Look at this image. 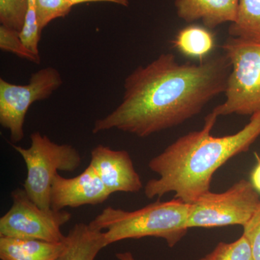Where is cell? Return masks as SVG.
<instances>
[{"mask_svg": "<svg viewBox=\"0 0 260 260\" xmlns=\"http://www.w3.org/2000/svg\"><path fill=\"white\" fill-rule=\"evenodd\" d=\"M232 64L225 54L179 64L162 54L126 77L121 104L94 122L93 134L113 129L145 138L180 125L225 93Z\"/></svg>", "mask_w": 260, "mask_h": 260, "instance_id": "obj_1", "label": "cell"}, {"mask_svg": "<svg viewBox=\"0 0 260 260\" xmlns=\"http://www.w3.org/2000/svg\"><path fill=\"white\" fill-rule=\"evenodd\" d=\"M217 119L210 113L201 129L178 138L149 161V169L159 177L145 184L148 199L174 192L175 199L192 204L210 191L212 179L219 168L248 151L260 136V113L251 116L249 123L235 134L218 138L210 135Z\"/></svg>", "mask_w": 260, "mask_h": 260, "instance_id": "obj_2", "label": "cell"}, {"mask_svg": "<svg viewBox=\"0 0 260 260\" xmlns=\"http://www.w3.org/2000/svg\"><path fill=\"white\" fill-rule=\"evenodd\" d=\"M191 204L175 199L157 200L135 211L107 207L89 223L104 232L107 245L129 239L161 238L173 247L187 233Z\"/></svg>", "mask_w": 260, "mask_h": 260, "instance_id": "obj_3", "label": "cell"}, {"mask_svg": "<svg viewBox=\"0 0 260 260\" xmlns=\"http://www.w3.org/2000/svg\"><path fill=\"white\" fill-rule=\"evenodd\" d=\"M232 70L228 78L225 101L214 108L217 116H251L260 113V43L230 37L222 46Z\"/></svg>", "mask_w": 260, "mask_h": 260, "instance_id": "obj_4", "label": "cell"}, {"mask_svg": "<svg viewBox=\"0 0 260 260\" xmlns=\"http://www.w3.org/2000/svg\"><path fill=\"white\" fill-rule=\"evenodd\" d=\"M23 158L27 177L23 189L34 203L42 208H51L53 179L59 171L72 172L81 164L80 154L73 145L57 144L39 132L30 135L28 148L12 144Z\"/></svg>", "mask_w": 260, "mask_h": 260, "instance_id": "obj_5", "label": "cell"}, {"mask_svg": "<svg viewBox=\"0 0 260 260\" xmlns=\"http://www.w3.org/2000/svg\"><path fill=\"white\" fill-rule=\"evenodd\" d=\"M259 194L242 179L222 193L208 191L191 204L187 226L215 228L244 225L256 211Z\"/></svg>", "mask_w": 260, "mask_h": 260, "instance_id": "obj_6", "label": "cell"}, {"mask_svg": "<svg viewBox=\"0 0 260 260\" xmlns=\"http://www.w3.org/2000/svg\"><path fill=\"white\" fill-rule=\"evenodd\" d=\"M13 205L0 218V237L36 239L48 242L64 241L61 228L72 215L66 210L42 209L24 189L11 192Z\"/></svg>", "mask_w": 260, "mask_h": 260, "instance_id": "obj_7", "label": "cell"}, {"mask_svg": "<svg viewBox=\"0 0 260 260\" xmlns=\"http://www.w3.org/2000/svg\"><path fill=\"white\" fill-rule=\"evenodd\" d=\"M62 83L60 73L52 67L36 72L27 85L0 79V124L10 132L13 144L23 139L24 122L30 106L50 97Z\"/></svg>", "mask_w": 260, "mask_h": 260, "instance_id": "obj_8", "label": "cell"}, {"mask_svg": "<svg viewBox=\"0 0 260 260\" xmlns=\"http://www.w3.org/2000/svg\"><path fill=\"white\" fill-rule=\"evenodd\" d=\"M112 193L98 177L91 166L77 177L64 178L56 174L51 189V208L62 210L83 205L102 204Z\"/></svg>", "mask_w": 260, "mask_h": 260, "instance_id": "obj_9", "label": "cell"}, {"mask_svg": "<svg viewBox=\"0 0 260 260\" xmlns=\"http://www.w3.org/2000/svg\"><path fill=\"white\" fill-rule=\"evenodd\" d=\"M90 155L89 165L112 194L141 190L143 183L127 151L99 145L92 150Z\"/></svg>", "mask_w": 260, "mask_h": 260, "instance_id": "obj_10", "label": "cell"}, {"mask_svg": "<svg viewBox=\"0 0 260 260\" xmlns=\"http://www.w3.org/2000/svg\"><path fill=\"white\" fill-rule=\"evenodd\" d=\"M240 0H176L177 13L186 23L201 20L205 28L214 29L232 23L237 16Z\"/></svg>", "mask_w": 260, "mask_h": 260, "instance_id": "obj_11", "label": "cell"}, {"mask_svg": "<svg viewBox=\"0 0 260 260\" xmlns=\"http://www.w3.org/2000/svg\"><path fill=\"white\" fill-rule=\"evenodd\" d=\"M105 234L85 223L75 224L65 239V246L56 260H94L107 246Z\"/></svg>", "mask_w": 260, "mask_h": 260, "instance_id": "obj_12", "label": "cell"}, {"mask_svg": "<svg viewBox=\"0 0 260 260\" xmlns=\"http://www.w3.org/2000/svg\"><path fill=\"white\" fill-rule=\"evenodd\" d=\"M64 246L65 239L61 242L54 243L36 239L0 237V259L56 260Z\"/></svg>", "mask_w": 260, "mask_h": 260, "instance_id": "obj_13", "label": "cell"}, {"mask_svg": "<svg viewBox=\"0 0 260 260\" xmlns=\"http://www.w3.org/2000/svg\"><path fill=\"white\" fill-rule=\"evenodd\" d=\"M173 44L184 55L202 59L213 50L215 39L208 28L193 25L179 30Z\"/></svg>", "mask_w": 260, "mask_h": 260, "instance_id": "obj_14", "label": "cell"}, {"mask_svg": "<svg viewBox=\"0 0 260 260\" xmlns=\"http://www.w3.org/2000/svg\"><path fill=\"white\" fill-rule=\"evenodd\" d=\"M230 37L260 43V0H240L235 21L229 28Z\"/></svg>", "mask_w": 260, "mask_h": 260, "instance_id": "obj_15", "label": "cell"}, {"mask_svg": "<svg viewBox=\"0 0 260 260\" xmlns=\"http://www.w3.org/2000/svg\"><path fill=\"white\" fill-rule=\"evenodd\" d=\"M200 260H254L250 244L244 236L235 242L219 243L210 254Z\"/></svg>", "mask_w": 260, "mask_h": 260, "instance_id": "obj_16", "label": "cell"}, {"mask_svg": "<svg viewBox=\"0 0 260 260\" xmlns=\"http://www.w3.org/2000/svg\"><path fill=\"white\" fill-rule=\"evenodd\" d=\"M28 9V0H0V23L20 32Z\"/></svg>", "mask_w": 260, "mask_h": 260, "instance_id": "obj_17", "label": "cell"}, {"mask_svg": "<svg viewBox=\"0 0 260 260\" xmlns=\"http://www.w3.org/2000/svg\"><path fill=\"white\" fill-rule=\"evenodd\" d=\"M73 7L68 0H36V13L41 30L54 19L67 16Z\"/></svg>", "mask_w": 260, "mask_h": 260, "instance_id": "obj_18", "label": "cell"}, {"mask_svg": "<svg viewBox=\"0 0 260 260\" xmlns=\"http://www.w3.org/2000/svg\"><path fill=\"white\" fill-rule=\"evenodd\" d=\"M18 31L7 28L4 25L0 26V49L15 54L19 57L39 64L41 61L40 55L32 53L25 47L20 39Z\"/></svg>", "mask_w": 260, "mask_h": 260, "instance_id": "obj_19", "label": "cell"}, {"mask_svg": "<svg viewBox=\"0 0 260 260\" xmlns=\"http://www.w3.org/2000/svg\"><path fill=\"white\" fill-rule=\"evenodd\" d=\"M42 31L38 23L35 5H28L23 28L19 35L25 47L37 55H39V44Z\"/></svg>", "mask_w": 260, "mask_h": 260, "instance_id": "obj_20", "label": "cell"}, {"mask_svg": "<svg viewBox=\"0 0 260 260\" xmlns=\"http://www.w3.org/2000/svg\"><path fill=\"white\" fill-rule=\"evenodd\" d=\"M243 229V236L250 244L254 260H260V203L256 211Z\"/></svg>", "mask_w": 260, "mask_h": 260, "instance_id": "obj_21", "label": "cell"}, {"mask_svg": "<svg viewBox=\"0 0 260 260\" xmlns=\"http://www.w3.org/2000/svg\"><path fill=\"white\" fill-rule=\"evenodd\" d=\"M255 158L257 162L251 174V183L256 191L260 194V157L257 153H255Z\"/></svg>", "mask_w": 260, "mask_h": 260, "instance_id": "obj_22", "label": "cell"}, {"mask_svg": "<svg viewBox=\"0 0 260 260\" xmlns=\"http://www.w3.org/2000/svg\"><path fill=\"white\" fill-rule=\"evenodd\" d=\"M70 4L74 5L82 4L86 3H98V2H105V3H114V4L127 7L129 5V0H68Z\"/></svg>", "mask_w": 260, "mask_h": 260, "instance_id": "obj_23", "label": "cell"}, {"mask_svg": "<svg viewBox=\"0 0 260 260\" xmlns=\"http://www.w3.org/2000/svg\"><path fill=\"white\" fill-rule=\"evenodd\" d=\"M116 258L119 260H135L133 254L129 251L118 253L116 254Z\"/></svg>", "mask_w": 260, "mask_h": 260, "instance_id": "obj_24", "label": "cell"}]
</instances>
